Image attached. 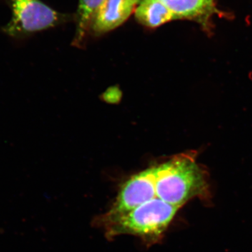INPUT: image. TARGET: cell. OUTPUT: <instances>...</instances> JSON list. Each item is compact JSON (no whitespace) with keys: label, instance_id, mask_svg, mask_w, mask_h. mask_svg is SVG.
Returning a JSON list of instances; mask_svg holds the SVG:
<instances>
[{"label":"cell","instance_id":"cell-2","mask_svg":"<svg viewBox=\"0 0 252 252\" xmlns=\"http://www.w3.org/2000/svg\"><path fill=\"white\" fill-rule=\"evenodd\" d=\"M179 207L154 198L130 211L105 217L109 235H132L147 241H156L168 228Z\"/></svg>","mask_w":252,"mask_h":252},{"label":"cell","instance_id":"cell-5","mask_svg":"<svg viewBox=\"0 0 252 252\" xmlns=\"http://www.w3.org/2000/svg\"><path fill=\"white\" fill-rule=\"evenodd\" d=\"M140 0H104L94 15L93 29L97 34L107 32L125 22Z\"/></svg>","mask_w":252,"mask_h":252},{"label":"cell","instance_id":"cell-3","mask_svg":"<svg viewBox=\"0 0 252 252\" xmlns=\"http://www.w3.org/2000/svg\"><path fill=\"white\" fill-rule=\"evenodd\" d=\"M11 18L2 28L5 34L22 39L57 26L61 15L41 0H6Z\"/></svg>","mask_w":252,"mask_h":252},{"label":"cell","instance_id":"cell-4","mask_svg":"<svg viewBox=\"0 0 252 252\" xmlns=\"http://www.w3.org/2000/svg\"><path fill=\"white\" fill-rule=\"evenodd\" d=\"M156 177V166L132 176L122 186L117 200L106 217L123 215L157 198Z\"/></svg>","mask_w":252,"mask_h":252},{"label":"cell","instance_id":"cell-7","mask_svg":"<svg viewBox=\"0 0 252 252\" xmlns=\"http://www.w3.org/2000/svg\"><path fill=\"white\" fill-rule=\"evenodd\" d=\"M135 17L146 27L154 28L173 20L170 10L162 0H140Z\"/></svg>","mask_w":252,"mask_h":252},{"label":"cell","instance_id":"cell-8","mask_svg":"<svg viewBox=\"0 0 252 252\" xmlns=\"http://www.w3.org/2000/svg\"><path fill=\"white\" fill-rule=\"evenodd\" d=\"M104 0H79L77 13V36L82 39L89 25L93 23L94 15Z\"/></svg>","mask_w":252,"mask_h":252},{"label":"cell","instance_id":"cell-6","mask_svg":"<svg viewBox=\"0 0 252 252\" xmlns=\"http://www.w3.org/2000/svg\"><path fill=\"white\" fill-rule=\"evenodd\" d=\"M174 19H194L205 22L215 11L214 0H162Z\"/></svg>","mask_w":252,"mask_h":252},{"label":"cell","instance_id":"cell-1","mask_svg":"<svg viewBox=\"0 0 252 252\" xmlns=\"http://www.w3.org/2000/svg\"><path fill=\"white\" fill-rule=\"evenodd\" d=\"M157 198L180 208L189 200L210 195L207 169L197 161V152L177 154L156 166Z\"/></svg>","mask_w":252,"mask_h":252}]
</instances>
